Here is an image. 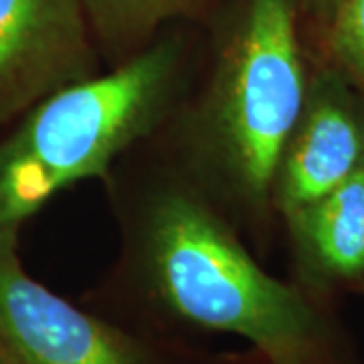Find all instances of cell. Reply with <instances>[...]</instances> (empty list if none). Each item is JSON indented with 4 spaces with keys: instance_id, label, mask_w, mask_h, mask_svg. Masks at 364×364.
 Here are the masks:
<instances>
[{
    "instance_id": "1",
    "label": "cell",
    "mask_w": 364,
    "mask_h": 364,
    "mask_svg": "<svg viewBox=\"0 0 364 364\" xmlns=\"http://www.w3.org/2000/svg\"><path fill=\"white\" fill-rule=\"evenodd\" d=\"M188 176L146 191L130 227V284L154 322L247 340L272 364H354L330 304L261 267Z\"/></svg>"
},
{
    "instance_id": "2",
    "label": "cell",
    "mask_w": 364,
    "mask_h": 364,
    "mask_svg": "<svg viewBox=\"0 0 364 364\" xmlns=\"http://www.w3.org/2000/svg\"><path fill=\"white\" fill-rule=\"evenodd\" d=\"M207 77L181 119L182 172L225 213H273L275 166L306 102L314 45L301 0H223Z\"/></svg>"
},
{
    "instance_id": "3",
    "label": "cell",
    "mask_w": 364,
    "mask_h": 364,
    "mask_svg": "<svg viewBox=\"0 0 364 364\" xmlns=\"http://www.w3.org/2000/svg\"><path fill=\"white\" fill-rule=\"evenodd\" d=\"M188 63V35L168 26L112 71L33 105L0 144V235L16 239L21 225L57 193L107 176L117 158L168 119L186 87Z\"/></svg>"
},
{
    "instance_id": "4",
    "label": "cell",
    "mask_w": 364,
    "mask_h": 364,
    "mask_svg": "<svg viewBox=\"0 0 364 364\" xmlns=\"http://www.w3.org/2000/svg\"><path fill=\"white\" fill-rule=\"evenodd\" d=\"M0 363L174 364L152 338L79 310L35 282L0 235Z\"/></svg>"
},
{
    "instance_id": "5",
    "label": "cell",
    "mask_w": 364,
    "mask_h": 364,
    "mask_svg": "<svg viewBox=\"0 0 364 364\" xmlns=\"http://www.w3.org/2000/svg\"><path fill=\"white\" fill-rule=\"evenodd\" d=\"M364 164V91L314 49L306 102L282 148L272 208L286 217Z\"/></svg>"
},
{
    "instance_id": "6",
    "label": "cell",
    "mask_w": 364,
    "mask_h": 364,
    "mask_svg": "<svg viewBox=\"0 0 364 364\" xmlns=\"http://www.w3.org/2000/svg\"><path fill=\"white\" fill-rule=\"evenodd\" d=\"M97 73L81 0H0V124Z\"/></svg>"
},
{
    "instance_id": "7",
    "label": "cell",
    "mask_w": 364,
    "mask_h": 364,
    "mask_svg": "<svg viewBox=\"0 0 364 364\" xmlns=\"http://www.w3.org/2000/svg\"><path fill=\"white\" fill-rule=\"evenodd\" d=\"M282 219L299 287L326 304L336 294H364V164Z\"/></svg>"
},
{
    "instance_id": "8",
    "label": "cell",
    "mask_w": 364,
    "mask_h": 364,
    "mask_svg": "<svg viewBox=\"0 0 364 364\" xmlns=\"http://www.w3.org/2000/svg\"><path fill=\"white\" fill-rule=\"evenodd\" d=\"M223 0H81L100 55L117 65L168 26L208 21Z\"/></svg>"
},
{
    "instance_id": "9",
    "label": "cell",
    "mask_w": 364,
    "mask_h": 364,
    "mask_svg": "<svg viewBox=\"0 0 364 364\" xmlns=\"http://www.w3.org/2000/svg\"><path fill=\"white\" fill-rule=\"evenodd\" d=\"M314 49L364 91V0H344Z\"/></svg>"
},
{
    "instance_id": "10",
    "label": "cell",
    "mask_w": 364,
    "mask_h": 364,
    "mask_svg": "<svg viewBox=\"0 0 364 364\" xmlns=\"http://www.w3.org/2000/svg\"><path fill=\"white\" fill-rule=\"evenodd\" d=\"M344 0H301L304 14H306V26L310 33L312 45H318L320 39L330 28L334 16L338 14Z\"/></svg>"
},
{
    "instance_id": "11",
    "label": "cell",
    "mask_w": 364,
    "mask_h": 364,
    "mask_svg": "<svg viewBox=\"0 0 364 364\" xmlns=\"http://www.w3.org/2000/svg\"><path fill=\"white\" fill-rule=\"evenodd\" d=\"M227 364H272L267 358H263L259 352H251V356H237V358H229Z\"/></svg>"
},
{
    "instance_id": "12",
    "label": "cell",
    "mask_w": 364,
    "mask_h": 364,
    "mask_svg": "<svg viewBox=\"0 0 364 364\" xmlns=\"http://www.w3.org/2000/svg\"><path fill=\"white\" fill-rule=\"evenodd\" d=\"M0 364H2V363H0Z\"/></svg>"
}]
</instances>
